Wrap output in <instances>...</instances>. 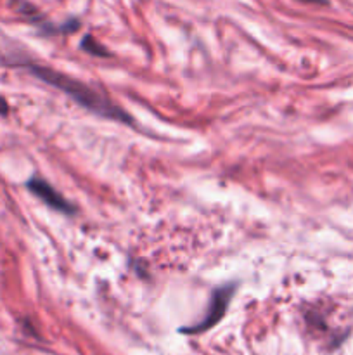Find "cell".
I'll use <instances>...</instances> for the list:
<instances>
[{
	"label": "cell",
	"mask_w": 353,
	"mask_h": 355,
	"mask_svg": "<svg viewBox=\"0 0 353 355\" xmlns=\"http://www.w3.org/2000/svg\"><path fill=\"white\" fill-rule=\"evenodd\" d=\"M19 66L21 68H26L28 71L33 76H37L40 82L47 83V85L64 92L69 99H73L76 104L85 107L90 113L97 114V116L107 118V120H114L120 121V123L135 127L134 118H132L123 107L114 104L109 97L104 96L102 92H99V90L93 89V87H90L89 83L73 78V76L66 75V73L62 71H57V69L54 68H48V66L37 64V62L24 61L19 62Z\"/></svg>",
	"instance_id": "6da1fadb"
},
{
	"label": "cell",
	"mask_w": 353,
	"mask_h": 355,
	"mask_svg": "<svg viewBox=\"0 0 353 355\" xmlns=\"http://www.w3.org/2000/svg\"><path fill=\"white\" fill-rule=\"evenodd\" d=\"M235 293V283L224 284V286L217 288L211 295L210 305H208V311L204 314V318L201 319L197 324L189 326V328H182L180 333H185V335H201V333L208 331L213 326H217L218 322L224 319L225 312H227L228 304L232 300V295Z\"/></svg>",
	"instance_id": "7a4b0ae2"
},
{
	"label": "cell",
	"mask_w": 353,
	"mask_h": 355,
	"mask_svg": "<svg viewBox=\"0 0 353 355\" xmlns=\"http://www.w3.org/2000/svg\"><path fill=\"white\" fill-rule=\"evenodd\" d=\"M26 187L33 196H37L38 200L44 201L48 208L59 211V214L75 215L76 211H78L71 201L66 200V198L62 196L54 186H51V184H48L45 179H42V177L38 175L31 177V179L26 182Z\"/></svg>",
	"instance_id": "3957f363"
},
{
	"label": "cell",
	"mask_w": 353,
	"mask_h": 355,
	"mask_svg": "<svg viewBox=\"0 0 353 355\" xmlns=\"http://www.w3.org/2000/svg\"><path fill=\"white\" fill-rule=\"evenodd\" d=\"M80 49H82L83 52H89V54L96 55V58H109L111 55L109 49L104 47V45L100 44L97 38H93L92 35H85V37H83V40L80 42Z\"/></svg>",
	"instance_id": "277c9868"
},
{
	"label": "cell",
	"mask_w": 353,
	"mask_h": 355,
	"mask_svg": "<svg viewBox=\"0 0 353 355\" xmlns=\"http://www.w3.org/2000/svg\"><path fill=\"white\" fill-rule=\"evenodd\" d=\"M7 114H9V104L0 96V116H7Z\"/></svg>",
	"instance_id": "5b68a950"
},
{
	"label": "cell",
	"mask_w": 353,
	"mask_h": 355,
	"mask_svg": "<svg viewBox=\"0 0 353 355\" xmlns=\"http://www.w3.org/2000/svg\"><path fill=\"white\" fill-rule=\"evenodd\" d=\"M303 2H314V3H325V0H303Z\"/></svg>",
	"instance_id": "8992f818"
}]
</instances>
